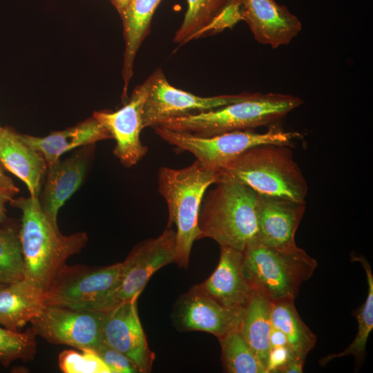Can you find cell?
I'll return each instance as SVG.
<instances>
[{
  "label": "cell",
  "instance_id": "1",
  "mask_svg": "<svg viewBox=\"0 0 373 373\" xmlns=\"http://www.w3.org/2000/svg\"><path fill=\"white\" fill-rule=\"evenodd\" d=\"M22 212L19 233L25 265V276L46 294L67 259L86 246V232L63 235L44 212L39 198L30 195L10 201Z\"/></svg>",
  "mask_w": 373,
  "mask_h": 373
},
{
  "label": "cell",
  "instance_id": "2",
  "mask_svg": "<svg viewBox=\"0 0 373 373\" xmlns=\"http://www.w3.org/2000/svg\"><path fill=\"white\" fill-rule=\"evenodd\" d=\"M206 192L199 213L200 238L243 251L258 239V193L246 184L222 178Z\"/></svg>",
  "mask_w": 373,
  "mask_h": 373
},
{
  "label": "cell",
  "instance_id": "3",
  "mask_svg": "<svg viewBox=\"0 0 373 373\" xmlns=\"http://www.w3.org/2000/svg\"><path fill=\"white\" fill-rule=\"evenodd\" d=\"M218 181L217 172L195 160L182 169L162 166L158 171V192L166 202L167 227L175 225V262L186 268L195 240L200 239L198 219L207 189Z\"/></svg>",
  "mask_w": 373,
  "mask_h": 373
},
{
  "label": "cell",
  "instance_id": "4",
  "mask_svg": "<svg viewBox=\"0 0 373 373\" xmlns=\"http://www.w3.org/2000/svg\"><path fill=\"white\" fill-rule=\"evenodd\" d=\"M290 147L278 144L251 147L218 171V180L233 179L260 194L305 202L307 182Z\"/></svg>",
  "mask_w": 373,
  "mask_h": 373
},
{
  "label": "cell",
  "instance_id": "5",
  "mask_svg": "<svg viewBox=\"0 0 373 373\" xmlns=\"http://www.w3.org/2000/svg\"><path fill=\"white\" fill-rule=\"evenodd\" d=\"M303 103L300 98L290 95L256 93L246 99L216 109L169 119L155 126L211 137L273 124Z\"/></svg>",
  "mask_w": 373,
  "mask_h": 373
},
{
  "label": "cell",
  "instance_id": "6",
  "mask_svg": "<svg viewBox=\"0 0 373 373\" xmlns=\"http://www.w3.org/2000/svg\"><path fill=\"white\" fill-rule=\"evenodd\" d=\"M242 254L245 277L271 303L294 300L301 285L317 267L316 260L299 247L281 251L258 239L249 243Z\"/></svg>",
  "mask_w": 373,
  "mask_h": 373
},
{
  "label": "cell",
  "instance_id": "7",
  "mask_svg": "<svg viewBox=\"0 0 373 373\" xmlns=\"http://www.w3.org/2000/svg\"><path fill=\"white\" fill-rule=\"evenodd\" d=\"M153 128L163 140L178 149L189 152L206 169L215 172L251 147L263 144L291 146L294 141L300 137L298 133L286 131L276 126H272L262 133L249 129L211 137H201L159 126Z\"/></svg>",
  "mask_w": 373,
  "mask_h": 373
},
{
  "label": "cell",
  "instance_id": "8",
  "mask_svg": "<svg viewBox=\"0 0 373 373\" xmlns=\"http://www.w3.org/2000/svg\"><path fill=\"white\" fill-rule=\"evenodd\" d=\"M122 267V262L100 267L66 265L46 292V305L102 312L111 309Z\"/></svg>",
  "mask_w": 373,
  "mask_h": 373
},
{
  "label": "cell",
  "instance_id": "9",
  "mask_svg": "<svg viewBox=\"0 0 373 373\" xmlns=\"http://www.w3.org/2000/svg\"><path fill=\"white\" fill-rule=\"evenodd\" d=\"M151 84L142 115L143 128L169 119L216 109L249 98L252 93L200 97L175 88L161 69L150 77Z\"/></svg>",
  "mask_w": 373,
  "mask_h": 373
},
{
  "label": "cell",
  "instance_id": "10",
  "mask_svg": "<svg viewBox=\"0 0 373 373\" xmlns=\"http://www.w3.org/2000/svg\"><path fill=\"white\" fill-rule=\"evenodd\" d=\"M104 312L46 305L30 323L46 341L77 349L95 350L102 341Z\"/></svg>",
  "mask_w": 373,
  "mask_h": 373
},
{
  "label": "cell",
  "instance_id": "11",
  "mask_svg": "<svg viewBox=\"0 0 373 373\" xmlns=\"http://www.w3.org/2000/svg\"><path fill=\"white\" fill-rule=\"evenodd\" d=\"M175 231L167 227L155 238L138 244L123 261L120 279L113 296V307L139 297L155 272L175 262Z\"/></svg>",
  "mask_w": 373,
  "mask_h": 373
},
{
  "label": "cell",
  "instance_id": "12",
  "mask_svg": "<svg viewBox=\"0 0 373 373\" xmlns=\"http://www.w3.org/2000/svg\"><path fill=\"white\" fill-rule=\"evenodd\" d=\"M150 84L149 77L133 90L129 100L119 109L115 111H96L93 115L115 140L116 145L113 153L126 167L137 164L149 150L142 143L140 135L144 128L143 109Z\"/></svg>",
  "mask_w": 373,
  "mask_h": 373
},
{
  "label": "cell",
  "instance_id": "13",
  "mask_svg": "<svg viewBox=\"0 0 373 373\" xmlns=\"http://www.w3.org/2000/svg\"><path fill=\"white\" fill-rule=\"evenodd\" d=\"M244 312L221 305L196 285L177 300L171 318L179 331L204 332L218 339L240 328Z\"/></svg>",
  "mask_w": 373,
  "mask_h": 373
},
{
  "label": "cell",
  "instance_id": "14",
  "mask_svg": "<svg viewBox=\"0 0 373 373\" xmlns=\"http://www.w3.org/2000/svg\"><path fill=\"white\" fill-rule=\"evenodd\" d=\"M104 312L102 341L125 355L140 372L151 371L155 353L150 349L137 312V298Z\"/></svg>",
  "mask_w": 373,
  "mask_h": 373
},
{
  "label": "cell",
  "instance_id": "15",
  "mask_svg": "<svg viewBox=\"0 0 373 373\" xmlns=\"http://www.w3.org/2000/svg\"><path fill=\"white\" fill-rule=\"evenodd\" d=\"M305 211V201L258 193V240L281 251L298 248L295 233Z\"/></svg>",
  "mask_w": 373,
  "mask_h": 373
},
{
  "label": "cell",
  "instance_id": "16",
  "mask_svg": "<svg viewBox=\"0 0 373 373\" xmlns=\"http://www.w3.org/2000/svg\"><path fill=\"white\" fill-rule=\"evenodd\" d=\"M242 1V19L260 44L277 48L289 44L302 30L299 19L275 0Z\"/></svg>",
  "mask_w": 373,
  "mask_h": 373
},
{
  "label": "cell",
  "instance_id": "17",
  "mask_svg": "<svg viewBox=\"0 0 373 373\" xmlns=\"http://www.w3.org/2000/svg\"><path fill=\"white\" fill-rule=\"evenodd\" d=\"M93 145L82 146L69 157L48 166L39 200L44 212L55 223L59 210L84 180L93 153Z\"/></svg>",
  "mask_w": 373,
  "mask_h": 373
},
{
  "label": "cell",
  "instance_id": "18",
  "mask_svg": "<svg viewBox=\"0 0 373 373\" xmlns=\"http://www.w3.org/2000/svg\"><path fill=\"white\" fill-rule=\"evenodd\" d=\"M218 265L204 282L198 284L209 296L229 308L245 309L253 291L242 268V251L220 246Z\"/></svg>",
  "mask_w": 373,
  "mask_h": 373
},
{
  "label": "cell",
  "instance_id": "19",
  "mask_svg": "<svg viewBox=\"0 0 373 373\" xmlns=\"http://www.w3.org/2000/svg\"><path fill=\"white\" fill-rule=\"evenodd\" d=\"M0 162L23 182L30 195L39 198L47 164L42 155L28 145L13 129L3 128L0 135Z\"/></svg>",
  "mask_w": 373,
  "mask_h": 373
},
{
  "label": "cell",
  "instance_id": "20",
  "mask_svg": "<svg viewBox=\"0 0 373 373\" xmlns=\"http://www.w3.org/2000/svg\"><path fill=\"white\" fill-rule=\"evenodd\" d=\"M20 137L42 155L47 166L57 162L63 153L73 149L112 138L107 129L93 116L73 127L52 132L45 137L26 134H20Z\"/></svg>",
  "mask_w": 373,
  "mask_h": 373
},
{
  "label": "cell",
  "instance_id": "21",
  "mask_svg": "<svg viewBox=\"0 0 373 373\" xmlns=\"http://www.w3.org/2000/svg\"><path fill=\"white\" fill-rule=\"evenodd\" d=\"M46 306V294L26 278L0 287V325L18 331Z\"/></svg>",
  "mask_w": 373,
  "mask_h": 373
},
{
  "label": "cell",
  "instance_id": "22",
  "mask_svg": "<svg viewBox=\"0 0 373 373\" xmlns=\"http://www.w3.org/2000/svg\"><path fill=\"white\" fill-rule=\"evenodd\" d=\"M162 0H129L120 15L124 30L125 50L122 76L123 97H127V88L133 76L135 55L148 35L155 9Z\"/></svg>",
  "mask_w": 373,
  "mask_h": 373
},
{
  "label": "cell",
  "instance_id": "23",
  "mask_svg": "<svg viewBox=\"0 0 373 373\" xmlns=\"http://www.w3.org/2000/svg\"><path fill=\"white\" fill-rule=\"evenodd\" d=\"M271 306L269 299L254 288L239 328L265 373L270 350L269 334L272 327Z\"/></svg>",
  "mask_w": 373,
  "mask_h": 373
},
{
  "label": "cell",
  "instance_id": "24",
  "mask_svg": "<svg viewBox=\"0 0 373 373\" xmlns=\"http://www.w3.org/2000/svg\"><path fill=\"white\" fill-rule=\"evenodd\" d=\"M271 319L272 326L286 336L294 358L305 361L316 345V336L301 319L294 300L271 303Z\"/></svg>",
  "mask_w": 373,
  "mask_h": 373
},
{
  "label": "cell",
  "instance_id": "25",
  "mask_svg": "<svg viewBox=\"0 0 373 373\" xmlns=\"http://www.w3.org/2000/svg\"><path fill=\"white\" fill-rule=\"evenodd\" d=\"M352 260L361 262L365 271L368 285L366 300L355 312L358 322L357 333L352 343L343 352L322 358L320 361L321 365H326L332 360L347 356H354L357 360H361L364 356L367 341L373 329V275L371 267L363 258L353 256Z\"/></svg>",
  "mask_w": 373,
  "mask_h": 373
},
{
  "label": "cell",
  "instance_id": "26",
  "mask_svg": "<svg viewBox=\"0 0 373 373\" xmlns=\"http://www.w3.org/2000/svg\"><path fill=\"white\" fill-rule=\"evenodd\" d=\"M221 361L228 373H265L239 328L218 338Z\"/></svg>",
  "mask_w": 373,
  "mask_h": 373
},
{
  "label": "cell",
  "instance_id": "27",
  "mask_svg": "<svg viewBox=\"0 0 373 373\" xmlns=\"http://www.w3.org/2000/svg\"><path fill=\"white\" fill-rule=\"evenodd\" d=\"M227 0H186L184 20L175 34L174 42L182 44L202 36Z\"/></svg>",
  "mask_w": 373,
  "mask_h": 373
},
{
  "label": "cell",
  "instance_id": "28",
  "mask_svg": "<svg viewBox=\"0 0 373 373\" xmlns=\"http://www.w3.org/2000/svg\"><path fill=\"white\" fill-rule=\"evenodd\" d=\"M25 276V265L19 233L0 227V283L10 284Z\"/></svg>",
  "mask_w": 373,
  "mask_h": 373
},
{
  "label": "cell",
  "instance_id": "29",
  "mask_svg": "<svg viewBox=\"0 0 373 373\" xmlns=\"http://www.w3.org/2000/svg\"><path fill=\"white\" fill-rule=\"evenodd\" d=\"M36 333L32 327L25 332L12 331L0 325V362L8 367L15 361L33 359L37 352Z\"/></svg>",
  "mask_w": 373,
  "mask_h": 373
},
{
  "label": "cell",
  "instance_id": "30",
  "mask_svg": "<svg viewBox=\"0 0 373 373\" xmlns=\"http://www.w3.org/2000/svg\"><path fill=\"white\" fill-rule=\"evenodd\" d=\"M60 370L64 373H111V370L92 349L62 351L58 357Z\"/></svg>",
  "mask_w": 373,
  "mask_h": 373
},
{
  "label": "cell",
  "instance_id": "31",
  "mask_svg": "<svg viewBox=\"0 0 373 373\" xmlns=\"http://www.w3.org/2000/svg\"><path fill=\"white\" fill-rule=\"evenodd\" d=\"M242 0H227L218 15L204 31L207 33L220 32L231 28L242 19Z\"/></svg>",
  "mask_w": 373,
  "mask_h": 373
},
{
  "label": "cell",
  "instance_id": "32",
  "mask_svg": "<svg viewBox=\"0 0 373 373\" xmlns=\"http://www.w3.org/2000/svg\"><path fill=\"white\" fill-rule=\"evenodd\" d=\"M94 350L109 367L111 373L140 372L136 366L125 355L104 342Z\"/></svg>",
  "mask_w": 373,
  "mask_h": 373
},
{
  "label": "cell",
  "instance_id": "33",
  "mask_svg": "<svg viewBox=\"0 0 373 373\" xmlns=\"http://www.w3.org/2000/svg\"><path fill=\"white\" fill-rule=\"evenodd\" d=\"M295 358L289 346L270 348L266 373H280L282 370Z\"/></svg>",
  "mask_w": 373,
  "mask_h": 373
},
{
  "label": "cell",
  "instance_id": "34",
  "mask_svg": "<svg viewBox=\"0 0 373 373\" xmlns=\"http://www.w3.org/2000/svg\"><path fill=\"white\" fill-rule=\"evenodd\" d=\"M19 190H14L3 187H0V224L2 223L6 216V204L10 202L15 195L18 193Z\"/></svg>",
  "mask_w": 373,
  "mask_h": 373
},
{
  "label": "cell",
  "instance_id": "35",
  "mask_svg": "<svg viewBox=\"0 0 373 373\" xmlns=\"http://www.w3.org/2000/svg\"><path fill=\"white\" fill-rule=\"evenodd\" d=\"M270 348L280 346H289L286 336L280 329L272 326L269 334Z\"/></svg>",
  "mask_w": 373,
  "mask_h": 373
},
{
  "label": "cell",
  "instance_id": "36",
  "mask_svg": "<svg viewBox=\"0 0 373 373\" xmlns=\"http://www.w3.org/2000/svg\"><path fill=\"white\" fill-rule=\"evenodd\" d=\"M305 361L294 358L281 371L280 373H301Z\"/></svg>",
  "mask_w": 373,
  "mask_h": 373
},
{
  "label": "cell",
  "instance_id": "37",
  "mask_svg": "<svg viewBox=\"0 0 373 373\" xmlns=\"http://www.w3.org/2000/svg\"><path fill=\"white\" fill-rule=\"evenodd\" d=\"M0 187L7 188V189H14V190H19V189L15 185L12 179L4 173L1 165H0Z\"/></svg>",
  "mask_w": 373,
  "mask_h": 373
},
{
  "label": "cell",
  "instance_id": "38",
  "mask_svg": "<svg viewBox=\"0 0 373 373\" xmlns=\"http://www.w3.org/2000/svg\"><path fill=\"white\" fill-rule=\"evenodd\" d=\"M128 1L129 0H111L113 5L117 9L118 12L122 10Z\"/></svg>",
  "mask_w": 373,
  "mask_h": 373
},
{
  "label": "cell",
  "instance_id": "39",
  "mask_svg": "<svg viewBox=\"0 0 373 373\" xmlns=\"http://www.w3.org/2000/svg\"><path fill=\"white\" fill-rule=\"evenodd\" d=\"M2 130H3V128L0 126V135L1 133Z\"/></svg>",
  "mask_w": 373,
  "mask_h": 373
},
{
  "label": "cell",
  "instance_id": "40",
  "mask_svg": "<svg viewBox=\"0 0 373 373\" xmlns=\"http://www.w3.org/2000/svg\"><path fill=\"white\" fill-rule=\"evenodd\" d=\"M5 284L3 283H0V287H1L2 286H3Z\"/></svg>",
  "mask_w": 373,
  "mask_h": 373
}]
</instances>
